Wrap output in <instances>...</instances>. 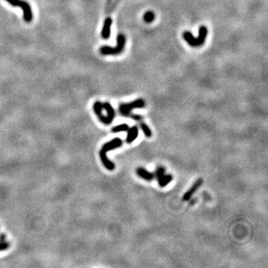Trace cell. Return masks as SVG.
<instances>
[{"label": "cell", "mask_w": 268, "mask_h": 268, "mask_svg": "<svg viewBox=\"0 0 268 268\" xmlns=\"http://www.w3.org/2000/svg\"><path fill=\"white\" fill-rule=\"evenodd\" d=\"M122 144L123 142L121 139H119V138H115V139H112L110 142L105 143L102 146V148H101V151L99 152L100 159H101L103 165H104V167L107 170L113 171L115 169V168H116V165H115V164L112 161L108 159V157H107V153L112 150H114V149L117 148H120L122 145Z\"/></svg>", "instance_id": "cell-1"}, {"label": "cell", "mask_w": 268, "mask_h": 268, "mask_svg": "<svg viewBox=\"0 0 268 268\" xmlns=\"http://www.w3.org/2000/svg\"><path fill=\"white\" fill-rule=\"evenodd\" d=\"M207 34H208V29L205 26H201L199 29V36L195 37L193 34L189 32H185L182 34L184 39L188 42V45L192 47H198L203 45L205 42V38H206Z\"/></svg>", "instance_id": "cell-2"}, {"label": "cell", "mask_w": 268, "mask_h": 268, "mask_svg": "<svg viewBox=\"0 0 268 268\" xmlns=\"http://www.w3.org/2000/svg\"><path fill=\"white\" fill-rule=\"evenodd\" d=\"M126 38L125 36L122 34H119L117 36V45L115 47L108 46H104L101 47L100 49V52L103 55H116L121 53L124 50V46H125Z\"/></svg>", "instance_id": "cell-3"}, {"label": "cell", "mask_w": 268, "mask_h": 268, "mask_svg": "<svg viewBox=\"0 0 268 268\" xmlns=\"http://www.w3.org/2000/svg\"><path fill=\"white\" fill-rule=\"evenodd\" d=\"M145 106V102L143 99L139 98L130 103H121L118 107V111L123 116L131 117V111L135 109H140Z\"/></svg>", "instance_id": "cell-4"}, {"label": "cell", "mask_w": 268, "mask_h": 268, "mask_svg": "<svg viewBox=\"0 0 268 268\" xmlns=\"http://www.w3.org/2000/svg\"><path fill=\"white\" fill-rule=\"evenodd\" d=\"M10 5L14 7H19L23 11V19L25 22H32L33 13L30 5L25 0H5Z\"/></svg>", "instance_id": "cell-5"}, {"label": "cell", "mask_w": 268, "mask_h": 268, "mask_svg": "<svg viewBox=\"0 0 268 268\" xmlns=\"http://www.w3.org/2000/svg\"><path fill=\"white\" fill-rule=\"evenodd\" d=\"M165 168L159 167L156 171L154 176L157 178L158 182H159V185L160 187H165L168 184L170 183L173 180V177L171 174H165Z\"/></svg>", "instance_id": "cell-6"}, {"label": "cell", "mask_w": 268, "mask_h": 268, "mask_svg": "<svg viewBox=\"0 0 268 268\" xmlns=\"http://www.w3.org/2000/svg\"><path fill=\"white\" fill-rule=\"evenodd\" d=\"M203 182V180L202 178H199L198 180H197L195 182V183L192 185V186L185 192V194L183 195V197H182V201H188L192 199V196H193L194 194L196 192V191L200 187V185H202V183Z\"/></svg>", "instance_id": "cell-7"}, {"label": "cell", "mask_w": 268, "mask_h": 268, "mask_svg": "<svg viewBox=\"0 0 268 268\" xmlns=\"http://www.w3.org/2000/svg\"><path fill=\"white\" fill-rule=\"evenodd\" d=\"M93 111H94L95 114L98 116V119L100 120L101 122H102L103 124L107 125V118L106 116H103L102 114V110H103V103H101V101H95L93 103Z\"/></svg>", "instance_id": "cell-8"}, {"label": "cell", "mask_w": 268, "mask_h": 268, "mask_svg": "<svg viewBox=\"0 0 268 268\" xmlns=\"http://www.w3.org/2000/svg\"><path fill=\"white\" fill-rule=\"evenodd\" d=\"M112 24H113V19L110 17H107L105 19L102 30H101V37H102L103 39H107L110 38Z\"/></svg>", "instance_id": "cell-9"}, {"label": "cell", "mask_w": 268, "mask_h": 268, "mask_svg": "<svg viewBox=\"0 0 268 268\" xmlns=\"http://www.w3.org/2000/svg\"><path fill=\"white\" fill-rule=\"evenodd\" d=\"M103 109H104L107 113V116H106L107 124H110L116 116V111L109 102L103 103Z\"/></svg>", "instance_id": "cell-10"}, {"label": "cell", "mask_w": 268, "mask_h": 268, "mask_svg": "<svg viewBox=\"0 0 268 268\" xmlns=\"http://www.w3.org/2000/svg\"><path fill=\"white\" fill-rule=\"evenodd\" d=\"M139 136V128L137 126H133L127 130V136L126 138V142L131 144L137 139Z\"/></svg>", "instance_id": "cell-11"}, {"label": "cell", "mask_w": 268, "mask_h": 268, "mask_svg": "<svg viewBox=\"0 0 268 268\" xmlns=\"http://www.w3.org/2000/svg\"><path fill=\"white\" fill-rule=\"evenodd\" d=\"M136 174L137 175L139 176V177L142 178L143 180H147V181H152L154 179L155 176H154V174L151 173V172L148 171H147L146 169L143 168H138L136 169Z\"/></svg>", "instance_id": "cell-12"}, {"label": "cell", "mask_w": 268, "mask_h": 268, "mask_svg": "<svg viewBox=\"0 0 268 268\" xmlns=\"http://www.w3.org/2000/svg\"><path fill=\"white\" fill-rule=\"evenodd\" d=\"M129 129V126L127 124H121L119 125H116L112 128V132L113 133H119L124 132V131H127Z\"/></svg>", "instance_id": "cell-13"}, {"label": "cell", "mask_w": 268, "mask_h": 268, "mask_svg": "<svg viewBox=\"0 0 268 268\" xmlns=\"http://www.w3.org/2000/svg\"><path fill=\"white\" fill-rule=\"evenodd\" d=\"M140 127L146 137L151 138V136H152V131H151V128L147 125V124H145V123L144 122H142L140 124Z\"/></svg>", "instance_id": "cell-14"}, {"label": "cell", "mask_w": 268, "mask_h": 268, "mask_svg": "<svg viewBox=\"0 0 268 268\" xmlns=\"http://www.w3.org/2000/svg\"><path fill=\"white\" fill-rule=\"evenodd\" d=\"M155 19V14H154L153 11H148L144 14V20L145 21L148 23H150V22H153Z\"/></svg>", "instance_id": "cell-15"}, {"label": "cell", "mask_w": 268, "mask_h": 268, "mask_svg": "<svg viewBox=\"0 0 268 268\" xmlns=\"http://www.w3.org/2000/svg\"><path fill=\"white\" fill-rule=\"evenodd\" d=\"M10 247V244L5 241H1L0 240V251L5 250Z\"/></svg>", "instance_id": "cell-16"}, {"label": "cell", "mask_w": 268, "mask_h": 268, "mask_svg": "<svg viewBox=\"0 0 268 268\" xmlns=\"http://www.w3.org/2000/svg\"><path fill=\"white\" fill-rule=\"evenodd\" d=\"M131 116H132L133 119L135 120V121H141L142 119V116H139V115H131Z\"/></svg>", "instance_id": "cell-17"}, {"label": "cell", "mask_w": 268, "mask_h": 268, "mask_svg": "<svg viewBox=\"0 0 268 268\" xmlns=\"http://www.w3.org/2000/svg\"><path fill=\"white\" fill-rule=\"evenodd\" d=\"M195 202H196V200H192L190 201V205H194L195 203Z\"/></svg>", "instance_id": "cell-18"}]
</instances>
